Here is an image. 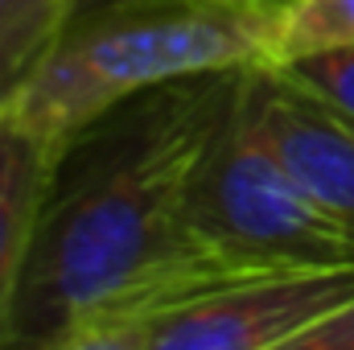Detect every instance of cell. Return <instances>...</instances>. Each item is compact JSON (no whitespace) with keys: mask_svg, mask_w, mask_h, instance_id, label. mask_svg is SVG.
<instances>
[{"mask_svg":"<svg viewBox=\"0 0 354 350\" xmlns=\"http://www.w3.org/2000/svg\"><path fill=\"white\" fill-rule=\"evenodd\" d=\"M248 71L153 87L62 145L12 313V347L103 350L140 317L256 276L198 248L185 227L189 177Z\"/></svg>","mask_w":354,"mask_h":350,"instance_id":"6da1fadb","label":"cell"},{"mask_svg":"<svg viewBox=\"0 0 354 350\" xmlns=\"http://www.w3.org/2000/svg\"><path fill=\"white\" fill-rule=\"evenodd\" d=\"M334 46H354V0H288L272 66Z\"/></svg>","mask_w":354,"mask_h":350,"instance_id":"ba28073f","label":"cell"},{"mask_svg":"<svg viewBox=\"0 0 354 350\" xmlns=\"http://www.w3.org/2000/svg\"><path fill=\"white\" fill-rule=\"evenodd\" d=\"M292 350H354V301L346 309H338L330 322H322L309 334H301Z\"/></svg>","mask_w":354,"mask_h":350,"instance_id":"30bf717a","label":"cell"},{"mask_svg":"<svg viewBox=\"0 0 354 350\" xmlns=\"http://www.w3.org/2000/svg\"><path fill=\"white\" fill-rule=\"evenodd\" d=\"M354 301V264L276 268L231 280L115 330L103 350H292Z\"/></svg>","mask_w":354,"mask_h":350,"instance_id":"277c9868","label":"cell"},{"mask_svg":"<svg viewBox=\"0 0 354 350\" xmlns=\"http://www.w3.org/2000/svg\"><path fill=\"white\" fill-rule=\"evenodd\" d=\"M99 4H115V0H75L71 12H83V8H99Z\"/></svg>","mask_w":354,"mask_h":350,"instance_id":"8fae6325","label":"cell"},{"mask_svg":"<svg viewBox=\"0 0 354 350\" xmlns=\"http://www.w3.org/2000/svg\"><path fill=\"white\" fill-rule=\"evenodd\" d=\"M71 8L75 0H0V116L71 21Z\"/></svg>","mask_w":354,"mask_h":350,"instance_id":"52a82bcc","label":"cell"},{"mask_svg":"<svg viewBox=\"0 0 354 350\" xmlns=\"http://www.w3.org/2000/svg\"><path fill=\"white\" fill-rule=\"evenodd\" d=\"M58 153L62 145H50L12 116H0V350L12 347V313Z\"/></svg>","mask_w":354,"mask_h":350,"instance_id":"8992f818","label":"cell"},{"mask_svg":"<svg viewBox=\"0 0 354 350\" xmlns=\"http://www.w3.org/2000/svg\"><path fill=\"white\" fill-rule=\"evenodd\" d=\"M272 71H280L292 87L309 91L317 103H326L330 111L346 116L354 124V46H334V50H317L305 58H288V62H276Z\"/></svg>","mask_w":354,"mask_h":350,"instance_id":"9c48e42d","label":"cell"},{"mask_svg":"<svg viewBox=\"0 0 354 350\" xmlns=\"http://www.w3.org/2000/svg\"><path fill=\"white\" fill-rule=\"evenodd\" d=\"M288 0H115L71 12L4 116L66 145L111 107L194 75L272 66Z\"/></svg>","mask_w":354,"mask_h":350,"instance_id":"7a4b0ae2","label":"cell"},{"mask_svg":"<svg viewBox=\"0 0 354 350\" xmlns=\"http://www.w3.org/2000/svg\"><path fill=\"white\" fill-rule=\"evenodd\" d=\"M248 75L189 177L185 227L194 243L243 272L354 264V235L313 198L268 136Z\"/></svg>","mask_w":354,"mask_h":350,"instance_id":"3957f363","label":"cell"},{"mask_svg":"<svg viewBox=\"0 0 354 350\" xmlns=\"http://www.w3.org/2000/svg\"><path fill=\"white\" fill-rule=\"evenodd\" d=\"M248 91L256 116L313 198L354 235V124L292 87L280 71L252 66Z\"/></svg>","mask_w":354,"mask_h":350,"instance_id":"5b68a950","label":"cell"}]
</instances>
